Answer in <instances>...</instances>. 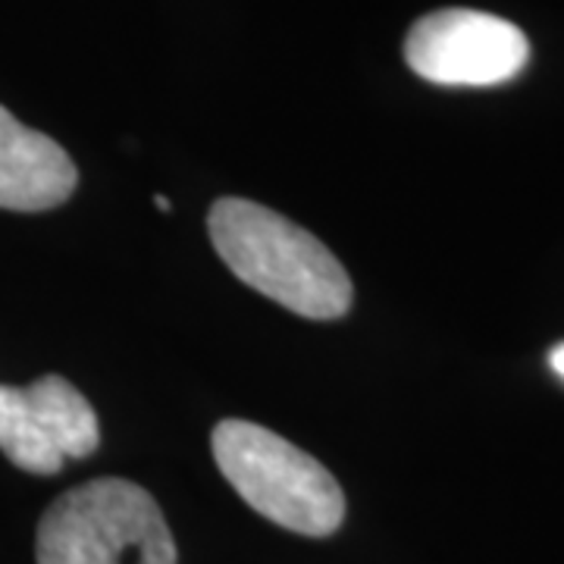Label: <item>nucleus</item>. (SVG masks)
Returning <instances> with one entry per match:
<instances>
[{
  "instance_id": "f257e3e1",
  "label": "nucleus",
  "mask_w": 564,
  "mask_h": 564,
  "mask_svg": "<svg viewBox=\"0 0 564 564\" xmlns=\"http://www.w3.org/2000/svg\"><path fill=\"white\" fill-rule=\"evenodd\" d=\"M220 261L270 302L307 321H336L355 285L339 258L299 223L245 198H220L207 214Z\"/></svg>"
},
{
  "instance_id": "f03ea898",
  "label": "nucleus",
  "mask_w": 564,
  "mask_h": 564,
  "mask_svg": "<svg viewBox=\"0 0 564 564\" xmlns=\"http://www.w3.org/2000/svg\"><path fill=\"white\" fill-rule=\"evenodd\" d=\"M210 448L226 484L267 521L302 536H329L343 527L339 480L280 433L251 421H220Z\"/></svg>"
},
{
  "instance_id": "7ed1b4c3",
  "label": "nucleus",
  "mask_w": 564,
  "mask_h": 564,
  "mask_svg": "<svg viewBox=\"0 0 564 564\" xmlns=\"http://www.w3.org/2000/svg\"><path fill=\"white\" fill-rule=\"evenodd\" d=\"M39 564H176L161 505L144 486L101 477L54 499L35 536Z\"/></svg>"
},
{
  "instance_id": "20e7f679",
  "label": "nucleus",
  "mask_w": 564,
  "mask_h": 564,
  "mask_svg": "<svg viewBox=\"0 0 564 564\" xmlns=\"http://www.w3.org/2000/svg\"><path fill=\"white\" fill-rule=\"evenodd\" d=\"M530 61V41L514 22L484 10H436L411 25L404 63L433 85H502Z\"/></svg>"
},
{
  "instance_id": "39448f33",
  "label": "nucleus",
  "mask_w": 564,
  "mask_h": 564,
  "mask_svg": "<svg viewBox=\"0 0 564 564\" xmlns=\"http://www.w3.org/2000/svg\"><path fill=\"white\" fill-rule=\"evenodd\" d=\"M98 443V414L69 380L47 373L29 386H0V452L25 474H61Z\"/></svg>"
},
{
  "instance_id": "423d86ee",
  "label": "nucleus",
  "mask_w": 564,
  "mask_h": 564,
  "mask_svg": "<svg viewBox=\"0 0 564 564\" xmlns=\"http://www.w3.org/2000/svg\"><path fill=\"white\" fill-rule=\"evenodd\" d=\"M76 163L54 139L22 126L0 107V207L39 214L76 192Z\"/></svg>"
},
{
  "instance_id": "0eeeda50",
  "label": "nucleus",
  "mask_w": 564,
  "mask_h": 564,
  "mask_svg": "<svg viewBox=\"0 0 564 564\" xmlns=\"http://www.w3.org/2000/svg\"><path fill=\"white\" fill-rule=\"evenodd\" d=\"M549 364H552V370H555V373H558V377L564 380V343L552 348V355H549Z\"/></svg>"
}]
</instances>
